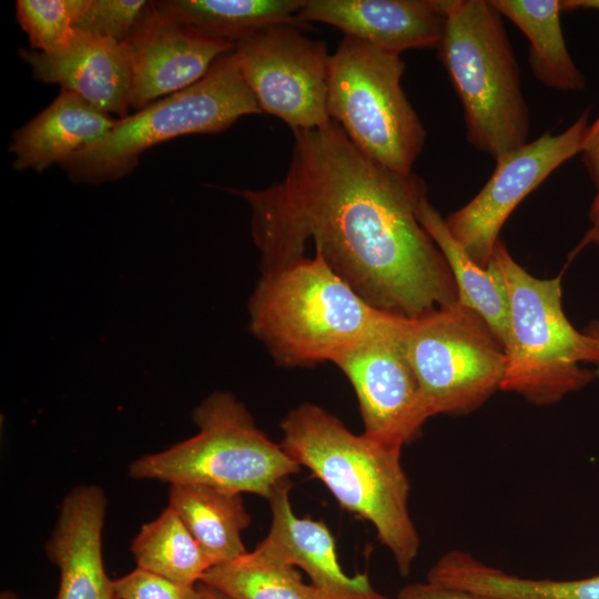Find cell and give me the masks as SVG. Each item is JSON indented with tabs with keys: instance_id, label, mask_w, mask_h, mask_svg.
<instances>
[{
	"instance_id": "obj_30",
	"label": "cell",
	"mask_w": 599,
	"mask_h": 599,
	"mask_svg": "<svg viewBox=\"0 0 599 599\" xmlns=\"http://www.w3.org/2000/svg\"><path fill=\"white\" fill-rule=\"evenodd\" d=\"M396 599H490L465 590L455 589L427 581L410 583L397 593Z\"/></svg>"
},
{
	"instance_id": "obj_19",
	"label": "cell",
	"mask_w": 599,
	"mask_h": 599,
	"mask_svg": "<svg viewBox=\"0 0 599 599\" xmlns=\"http://www.w3.org/2000/svg\"><path fill=\"white\" fill-rule=\"evenodd\" d=\"M427 581L490 599H599V576L575 580L525 578L488 566L463 550L443 555L430 568Z\"/></svg>"
},
{
	"instance_id": "obj_10",
	"label": "cell",
	"mask_w": 599,
	"mask_h": 599,
	"mask_svg": "<svg viewBox=\"0 0 599 599\" xmlns=\"http://www.w3.org/2000/svg\"><path fill=\"white\" fill-rule=\"evenodd\" d=\"M243 79L262 112L283 120L292 131L325 125L331 55L321 41L297 24H276L234 43Z\"/></svg>"
},
{
	"instance_id": "obj_34",
	"label": "cell",
	"mask_w": 599,
	"mask_h": 599,
	"mask_svg": "<svg viewBox=\"0 0 599 599\" xmlns=\"http://www.w3.org/2000/svg\"><path fill=\"white\" fill-rule=\"evenodd\" d=\"M585 333L593 337L599 343V321L591 322L585 329ZM597 374L599 375V366Z\"/></svg>"
},
{
	"instance_id": "obj_7",
	"label": "cell",
	"mask_w": 599,
	"mask_h": 599,
	"mask_svg": "<svg viewBox=\"0 0 599 599\" xmlns=\"http://www.w3.org/2000/svg\"><path fill=\"white\" fill-rule=\"evenodd\" d=\"M261 112L232 50L216 59L196 83L118 120L108 134L60 166L75 183L116 181L156 144L186 134L219 133L241 116Z\"/></svg>"
},
{
	"instance_id": "obj_17",
	"label": "cell",
	"mask_w": 599,
	"mask_h": 599,
	"mask_svg": "<svg viewBox=\"0 0 599 599\" xmlns=\"http://www.w3.org/2000/svg\"><path fill=\"white\" fill-rule=\"evenodd\" d=\"M290 480L277 487L267 499L272 521L265 538L254 549L275 564L298 567L322 589L354 595L377 592L365 573L346 575L338 562L335 539L318 520L300 518L290 499Z\"/></svg>"
},
{
	"instance_id": "obj_6",
	"label": "cell",
	"mask_w": 599,
	"mask_h": 599,
	"mask_svg": "<svg viewBox=\"0 0 599 599\" xmlns=\"http://www.w3.org/2000/svg\"><path fill=\"white\" fill-rule=\"evenodd\" d=\"M197 433L162 451L133 460L135 479L201 484L268 499L300 471L281 444L271 440L246 407L227 392H215L193 412Z\"/></svg>"
},
{
	"instance_id": "obj_11",
	"label": "cell",
	"mask_w": 599,
	"mask_h": 599,
	"mask_svg": "<svg viewBox=\"0 0 599 599\" xmlns=\"http://www.w3.org/2000/svg\"><path fill=\"white\" fill-rule=\"evenodd\" d=\"M589 125L585 110L561 133L546 132L502 155L483 189L445 217L448 231L474 262L488 266L509 215L556 169L581 153Z\"/></svg>"
},
{
	"instance_id": "obj_24",
	"label": "cell",
	"mask_w": 599,
	"mask_h": 599,
	"mask_svg": "<svg viewBox=\"0 0 599 599\" xmlns=\"http://www.w3.org/2000/svg\"><path fill=\"white\" fill-rule=\"evenodd\" d=\"M201 582L233 599H390L378 591L338 593L306 585L294 567L270 561L255 550L213 566Z\"/></svg>"
},
{
	"instance_id": "obj_21",
	"label": "cell",
	"mask_w": 599,
	"mask_h": 599,
	"mask_svg": "<svg viewBox=\"0 0 599 599\" xmlns=\"http://www.w3.org/2000/svg\"><path fill=\"white\" fill-rule=\"evenodd\" d=\"M510 20L529 41V64L534 77L545 87L562 92L586 88V78L567 49L559 0H488Z\"/></svg>"
},
{
	"instance_id": "obj_2",
	"label": "cell",
	"mask_w": 599,
	"mask_h": 599,
	"mask_svg": "<svg viewBox=\"0 0 599 599\" xmlns=\"http://www.w3.org/2000/svg\"><path fill=\"white\" fill-rule=\"evenodd\" d=\"M282 447L307 467L339 506L369 521L378 540L407 576L419 551L408 508L410 484L400 446L352 433L335 415L304 403L281 422Z\"/></svg>"
},
{
	"instance_id": "obj_29",
	"label": "cell",
	"mask_w": 599,
	"mask_h": 599,
	"mask_svg": "<svg viewBox=\"0 0 599 599\" xmlns=\"http://www.w3.org/2000/svg\"><path fill=\"white\" fill-rule=\"evenodd\" d=\"M580 154L581 161L596 189L589 210V220L592 226H596L599 225V116L589 125Z\"/></svg>"
},
{
	"instance_id": "obj_15",
	"label": "cell",
	"mask_w": 599,
	"mask_h": 599,
	"mask_svg": "<svg viewBox=\"0 0 599 599\" xmlns=\"http://www.w3.org/2000/svg\"><path fill=\"white\" fill-rule=\"evenodd\" d=\"M19 53L39 81L60 84L108 114L128 115L132 71L122 42L75 31L59 51L21 49Z\"/></svg>"
},
{
	"instance_id": "obj_12",
	"label": "cell",
	"mask_w": 599,
	"mask_h": 599,
	"mask_svg": "<svg viewBox=\"0 0 599 599\" xmlns=\"http://www.w3.org/2000/svg\"><path fill=\"white\" fill-rule=\"evenodd\" d=\"M406 321L365 338L333 362L356 393L364 434L400 447L433 417L404 345Z\"/></svg>"
},
{
	"instance_id": "obj_22",
	"label": "cell",
	"mask_w": 599,
	"mask_h": 599,
	"mask_svg": "<svg viewBox=\"0 0 599 599\" xmlns=\"http://www.w3.org/2000/svg\"><path fill=\"white\" fill-rule=\"evenodd\" d=\"M417 217L449 266L457 287L458 301L486 321L504 347L509 331V303L499 270L491 261L487 267L474 262L453 237L445 217L427 197L420 202Z\"/></svg>"
},
{
	"instance_id": "obj_28",
	"label": "cell",
	"mask_w": 599,
	"mask_h": 599,
	"mask_svg": "<svg viewBox=\"0 0 599 599\" xmlns=\"http://www.w3.org/2000/svg\"><path fill=\"white\" fill-rule=\"evenodd\" d=\"M115 599H199L196 586L174 582L136 567L113 580Z\"/></svg>"
},
{
	"instance_id": "obj_33",
	"label": "cell",
	"mask_w": 599,
	"mask_h": 599,
	"mask_svg": "<svg viewBox=\"0 0 599 599\" xmlns=\"http://www.w3.org/2000/svg\"><path fill=\"white\" fill-rule=\"evenodd\" d=\"M199 599H233L227 595L203 583L199 582L196 585Z\"/></svg>"
},
{
	"instance_id": "obj_1",
	"label": "cell",
	"mask_w": 599,
	"mask_h": 599,
	"mask_svg": "<svg viewBox=\"0 0 599 599\" xmlns=\"http://www.w3.org/2000/svg\"><path fill=\"white\" fill-rule=\"evenodd\" d=\"M285 177L233 190L251 206L262 272L304 256L306 243L362 298L414 318L458 301L449 266L417 217L425 181L373 161L341 125L295 130Z\"/></svg>"
},
{
	"instance_id": "obj_9",
	"label": "cell",
	"mask_w": 599,
	"mask_h": 599,
	"mask_svg": "<svg viewBox=\"0 0 599 599\" xmlns=\"http://www.w3.org/2000/svg\"><path fill=\"white\" fill-rule=\"evenodd\" d=\"M403 339L432 416L468 414L500 389L505 349L459 301L407 318Z\"/></svg>"
},
{
	"instance_id": "obj_18",
	"label": "cell",
	"mask_w": 599,
	"mask_h": 599,
	"mask_svg": "<svg viewBox=\"0 0 599 599\" xmlns=\"http://www.w3.org/2000/svg\"><path fill=\"white\" fill-rule=\"evenodd\" d=\"M118 120L80 97L61 90L52 103L14 131L9 151L18 171L42 172L61 164L82 148L97 142Z\"/></svg>"
},
{
	"instance_id": "obj_14",
	"label": "cell",
	"mask_w": 599,
	"mask_h": 599,
	"mask_svg": "<svg viewBox=\"0 0 599 599\" xmlns=\"http://www.w3.org/2000/svg\"><path fill=\"white\" fill-rule=\"evenodd\" d=\"M451 0H304L300 22H322L345 37L400 54L438 48Z\"/></svg>"
},
{
	"instance_id": "obj_35",
	"label": "cell",
	"mask_w": 599,
	"mask_h": 599,
	"mask_svg": "<svg viewBox=\"0 0 599 599\" xmlns=\"http://www.w3.org/2000/svg\"><path fill=\"white\" fill-rule=\"evenodd\" d=\"M0 599H18L13 592L4 591L1 593Z\"/></svg>"
},
{
	"instance_id": "obj_25",
	"label": "cell",
	"mask_w": 599,
	"mask_h": 599,
	"mask_svg": "<svg viewBox=\"0 0 599 599\" xmlns=\"http://www.w3.org/2000/svg\"><path fill=\"white\" fill-rule=\"evenodd\" d=\"M136 567L174 582L196 586L214 565L177 514L166 507L131 542Z\"/></svg>"
},
{
	"instance_id": "obj_27",
	"label": "cell",
	"mask_w": 599,
	"mask_h": 599,
	"mask_svg": "<svg viewBox=\"0 0 599 599\" xmlns=\"http://www.w3.org/2000/svg\"><path fill=\"white\" fill-rule=\"evenodd\" d=\"M149 3L144 0H88L74 21L73 30L123 42L135 29Z\"/></svg>"
},
{
	"instance_id": "obj_16",
	"label": "cell",
	"mask_w": 599,
	"mask_h": 599,
	"mask_svg": "<svg viewBox=\"0 0 599 599\" xmlns=\"http://www.w3.org/2000/svg\"><path fill=\"white\" fill-rule=\"evenodd\" d=\"M106 499L98 486L74 487L63 499L45 552L60 571L55 599H115L102 555Z\"/></svg>"
},
{
	"instance_id": "obj_26",
	"label": "cell",
	"mask_w": 599,
	"mask_h": 599,
	"mask_svg": "<svg viewBox=\"0 0 599 599\" xmlns=\"http://www.w3.org/2000/svg\"><path fill=\"white\" fill-rule=\"evenodd\" d=\"M88 0H18L16 18L32 50L55 52L67 47L73 24Z\"/></svg>"
},
{
	"instance_id": "obj_4",
	"label": "cell",
	"mask_w": 599,
	"mask_h": 599,
	"mask_svg": "<svg viewBox=\"0 0 599 599\" xmlns=\"http://www.w3.org/2000/svg\"><path fill=\"white\" fill-rule=\"evenodd\" d=\"M439 59L461 102L466 139L495 161L525 145L530 126L502 16L485 0H451Z\"/></svg>"
},
{
	"instance_id": "obj_5",
	"label": "cell",
	"mask_w": 599,
	"mask_h": 599,
	"mask_svg": "<svg viewBox=\"0 0 599 599\" xmlns=\"http://www.w3.org/2000/svg\"><path fill=\"white\" fill-rule=\"evenodd\" d=\"M490 261L499 270L509 303L506 366L500 389L537 406L558 403L586 387L599 366V343L573 327L562 308L561 275L538 278L499 240Z\"/></svg>"
},
{
	"instance_id": "obj_23",
	"label": "cell",
	"mask_w": 599,
	"mask_h": 599,
	"mask_svg": "<svg viewBox=\"0 0 599 599\" xmlns=\"http://www.w3.org/2000/svg\"><path fill=\"white\" fill-rule=\"evenodd\" d=\"M301 0H160L158 11L232 43L276 24H297Z\"/></svg>"
},
{
	"instance_id": "obj_8",
	"label": "cell",
	"mask_w": 599,
	"mask_h": 599,
	"mask_svg": "<svg viewBox=\"0 0 599 599\" xmlns=\"http://www.w3.org/2000/svg\"><path fill=\"white\" fill-rule=\"evenodd\" d=\"M400 54L344 37L329 59L327 111L355 146L397 173H412L426 131L405 95Z\"/></svg>"
},
{
	"instance_id": "obj_32",
	"label": "cell",
	"mask_w": 599,
	"mask_h": 599,
	"mask_svg": "<svg viewBox=\"0 0 599 599\" xmlns=\"http://www.w3.org/2000/svg\"><path fill=\"white\" fill-rule=\"evenodd\" d=\"M579 9L599 11V0H564L561 1L562 12H566V11L571 12Z\"/></svg>"
},
{
	"instance_id": "obj_20",
	"label": "cell",
	"mask_w": 599,
	"mask_h": 599,
	"mask_svg": "<svg viewBox=\"0 0 599 599\" xmlns=\"http://www.w3.org/2000/svg\"><path fill=\"white\" fill-rule=\"evenodd\" d=\"M171 507L213 565L247 552L241 532L251 524L242 494L201 484H171Z\"/></svg>"
},
{
	"instance_id": "obj_3",
	"label": "cell",
	"mask_w": 599,
	"mask_h": 599,
	"mask_svg": "<svg viewBox=\"0 0 599 599\" xmlns=\"http://www.w3.org/2000/svg\"><path fill=\"white\" fill-rule=\"evenodd\" d=\"M248 313L252 333L284 366L333 363L406 319L372 306L318 254L262 272Z\"/></svg>"
},
{
	"instance_id": "obj_13",
	"label": "cell",
	"mask_w": 599,
	"mask_h": 599,
	"mask_svg": "<svg viewBox=\"0 0 599 599\" xmlns=\"http://www.w3.org/2000/svg\"><path fill=\"white\" fill-rule=\"evenodd\" d=\"M122 43L132 71L130 108L138 111L196 83L216 59L234 49L232 42L207 37L158 11L151 1Z\"/></svg>"
},
{
	"instance_id": "obj_31",
	"label": "cell",
	"mask_w": 599,
	"mask_h": 599,
	"mask_svg": "<svg viewBox=\"0 0 599 599\" xmlns=\"http://www.w3.org/2000/svg\"><path fill=\"white\" fill-rule=\"evenodd\" d=\"M589 245H595L599 248V225L591 226L582 236L579 244L570 253V258H573L579 254L585 247Z\"/></svg>"
}]
</instances>
